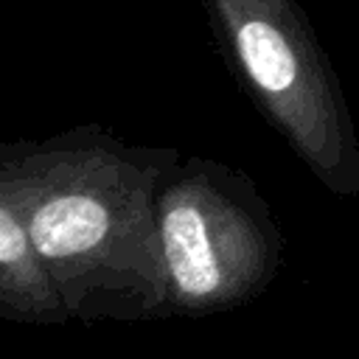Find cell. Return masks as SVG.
Wrapping results in <instances>:
<instances>
[{"label": "cell", "mask_w": 359, "mask_h": 359, "mask_svg": "<svg viewBox=\"0 0 359 359\" xmlns=\"http://www.w3.org/2000/svg\"><path fill=\"white\" fill-rule=\"evenodd\" d=\"M165 317L213 314L261 294L280 264V230L252 180L208 157H180L154 191Z\"/></svg>", "instance_id": "obj_2"}, {"label": "cell", "mask_w": 359, "mask_h": 359, "mask_svg": "<svg viewBox=\"0 0 359 359\" xmlns=\"http://www.w3.org/2000/svg\"><path fill=\"white\" fill-rule=\"evenodd\" d=\"M0 320L20 325L67 323L20 216L17 140H0Z\"/></svg>", "instance_id": "obj_4"}, {"label": "cell", "mask_w": 359, "mask_h": 359, "mask_svg": "<svg viewBox=\"0 0 359 359\" xmlns=\"http://www.w3.org/2000/svg\"><path fill=\"white\" fill-rule=\"evenodd\" d=\"M174 146H132L95 123L17 140L20 216L67 320L165 317L154 191Z\"/></svg>", "instance_id": "obj_1"}, {"label": "cell", "mask_w": 359, "mask_h": 359, "mask_svg": "<svg viewBox=\"0 0 359 359\" xmlns=\"http://www.w3.org/2000/svg\"><path fill=\"white\" fill-rule=\"evenodd\" d=\"M222 48L264 118L339 196L359 194V140L306 14L294 0H205Z\"/></svg>", "instance_id": "obj_3"}]
</instances>
